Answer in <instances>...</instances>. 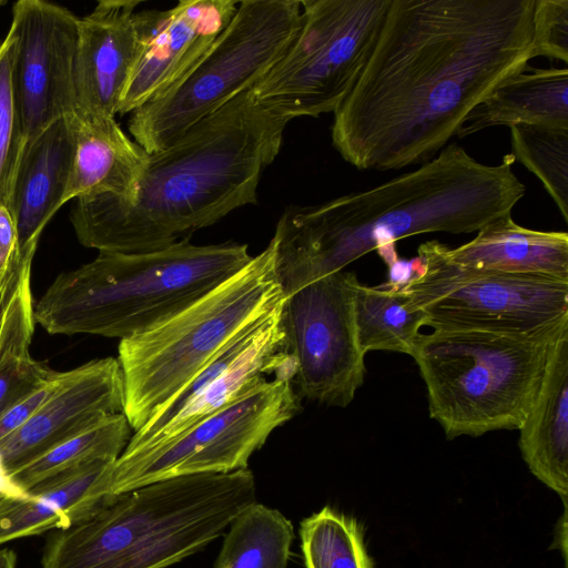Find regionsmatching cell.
<instances>
[{
  "label": "cell",
  "instance_id": "6da1fadb",
  "mask_svg": "<svg viewBox=\"0 0 568 568\" xmlns=\"http://www.w3.org/2000/svg\"><path fill=\"white\" fill-rule=\"evenodd\" d=\"M535 0H392L334 112L332 142L358 170L424 164L470 111L532 59Z\"/></svg>",
  "mask_w": 568,
  "mask_h": 568
},
{
  "label": "cell",
  "instance_id": "7a4b0ae2",
  "mask_svg": "<svg viewBox=\"0 0 568 568\" xmlns=\"http://www.w3.org/2000/svg\"><path fill=\"white\" fill-rule=\"evenodd\" d=\"M514 163L509 153L497 165L483 164L452 143L418 169L372 189L286 207L272 237L285 297L372 251L385 263L396 258L400 239L478 232L511 213L526 192Z\"/></svg>",
  "mask_w": 568,
  "mask_h": 568
},
{
  "label": "cell",
  "instance_id": "3957f363",
  "mask_svg": "<svg viewBox=\"0 0 568 568\" xmlns=\"http://www.w3.org/2000/svg\"><path fill=\"white\" fill-rule=\"evenodd\" d=\"M288 122L251 89L240 93L150 154L129 199L77 200L71 223L79 242L99 252L158 251L256 203L262 173L280 153Z\"/></svg>",
  "mask_w": 568,
  "mask_h": 568
},
{
  "label": "cell",
  "instance_id": "277c9868",
  "mask_svg": "<svg viewBox=\"0 0 568 568\" xmlns=\"http://www.w3.org/2000/svg\"><path fill=\"white\" fill-rule=\"evenodd\" d=\"M248 468L160 480L54 530L41 568H166L219 538L255 503Z\"/></svg>",
  "mask_w": 568,
  "mask_h": 568
},
{
  "label": "cell",
  "instance_id": "5b68a950",
  "mask_svg": "<svg viewBox=\"0 0 568 568\" xmlns=\"http://www.w3.org/2000/svg\"><path fill=\"white\" fill-rule=\"evenodd\" d=\"M247 245L189 239L145 253L99 252L60 273L34 304L49 334L128 338L186 308L252 258Z\"/></svg>",
  "mask_w": 568,
  "mask_h": 568
},
{
  "label": "cell",
  "instance_id": "8992f818",
  "mask_svg": "<svg viewBox=\"0 0 568 568\" xmlns=\"http://www.w3.org/2000/svg\"><path fill=\"white\" fill-rule=\"evenodd\" d=\"M285 295L268 245L210 293L162 323L120 339L123 414L142 428L230 342L277 308Z\"/></svg>",
  "mask_w": 568,
  "mask_h": 568
},
{
  "label": "cell",
  "instance_id": "52a82bcc",
  "mask_svg": "<svg viewBox=\"0 0 568 568\" xmlns=\"http://www.w3.org/2000/svg\"><path fill=\"white\" fill-rule=\"evenodd\" d=\"M568 320L538 334L434 329L413 358L430 418L447 439L518 430L538 392L552 344Z\"/></svg>",
  "mask_w": 568,
  "mask_h": 568
},
{
  "label": "cell",
  "instance_id": "ba28073f",
  "mask_svg": "<svg viewBox=\"0 0 568 568\" xmlns=\"http://www.w3.org/2000/svg\"><path fill=\"white\" fill-rule=\"evenodd\" d=\"M302 24L301 0H243L227 27L172 88L132 112L134 141L160 152L251 89L284 55Z\"/></svg>",
  "mask_w": 568,
  "mask_h": 568
},
{
  "label": "cell",
  "instance_id": "9c48e42d",
  "mask_svg": "<svg viewBox=\"0 0 568 568\" xmlns=\"http://www.w3.org/2000/svg\"><path fill=\"white\" fill-rule=\"evenodd\" d=\"M392 0H301L302 24L251 90L287 119L335 112L359 78Z\"/></svg>",
  "mask_w": 568,
  "mask_h": 568
},
{
  "label": "cell",
  "instance_id": "30bf717a",
  "mask_svg": "<svg viewBox=\"0 0 568 568\" xmlns=\"http://www.w3.org/2000/svg\"><path fill=\"white\" fill-rule=\"evenodd\" d=\"M295 372L292 367L277 373L153 448L121 454L102 476L103 493L113 497L174 477L247 468L272 432L302 409L293 386Z\"/></svg>",
  "mask_w": 568,
  "mask_h": 568
},
{
  "label": "cell",
  "instance_id": "8fae6325",
  "mask_svg": "<svg viewBox=\"0 0 568 568\" xmlns=\"http://www.w3.org/2000/svg\"><path fill=\"white\" fill-rule=\"evenodd\" d=\"M438 241L419 245L417 274L400 290L434 329L531 335L568 320V282L464 266Z\"/></svg>",
  "mask_w": 568,
  "mask_h": 568
},
{
  "label": "cell",
  "instance_id": "7c38bea8",
  "mask_svg": "<svg viewBox=\"0 0 568 568\" xmlns=\"http://www.w3.org/2000/svg\"><path fill=\"white\" fill-rule=\"evenodd\" d=\"M357 284L354 272L342 270L285 297L281 323L300 397L346 407L363 385L365 354L355 322Z\"/></svg>",
  "mask_w": 568,
  "mask_h": 568
},
{
  "label": "cell",
  "instance_id": "4fadbf2b",
  "mask_svg": "<svg viewBox=\"0 0 568 568\" xmlns=\"http://www.w3.org/2000/svg\"><path fill=\"white\" fill-rule=\"evenodd\" d=\"M282 304L219 352L176 396L134 432L121 454L153 448L270 379L267 377L295 368L286 351Z\"/></svg>",
  "mask_w": 568,
  "mask_h": 568
},
{
  "label": "cell",
  "instance_id": "5bb4252c",
  "mask_svg": "<svg viewBox=\"0 0 568 568\" xmlns=\"http://www.w3.org/2000/svg\"><path fill=\"white\" fill-rule=\"evenodd\" d=\"M78 20L67 8L42 0L13 4L14 90L24 146L75 110Z\"/></svg>",
  "mask_w": 568,
  "mask_h": 568
},
{
  "label": "cell",
  "instance_id": "9a60e30c",
  "mask_svg": "<svg viewBox=\"0 0 568 568\" xmlns=\"http://www.w3.org/2000/svg\"><path fill=\"white\" fill-rule=\"evenodd\" d=\"M138 0H103L78 20L75 110L114 118L151 32L154 11Z\"/></svg>",
  "mask_w": 568,
  "mask_h": 568
},
{
  "label": "cell",
  "instance_id": "2e32d148",
  "mask_svg": "<svg viewBox=\"0 0 568 568\" xmlns=\"http://www.w3.org/2000/svg\"><path fill=\"white\" fill-rule=\"evenodd\" d=\"M239 2L181 0L169 10H155L151 32L118 113L133 112L178 83L227 27Z\"/></svg>",
  "mask_w": 568,
  "mask_h": 568
},
{
  "label": "cell",
  "instance_id": "e0dca14e",
  "mask_svg": "<svg viewBox=\"0 0 568 568\" xmlns=\"http://www.w3.org/2000/svg\"><path fill=\"white\" fill-rule=\"evenodd\" d=\"M123 404V377L116 358L92 359L64 371L61 384L40 409L0 442V457L10 471L105 417L122 413Z\"/></svg>",
  "mask_w": 568,
  "mask_h": 568
},
{
  "label": "cell",
  "instance_id": "ac0fdd59",
  "mask_svg": "<svg viewBox=\"0 0 568 568\" xmlns=\"http://www.w3.org/2000/svg\"><path fill=\"white\" fill-rule=\"evenodd\" d=\"M74 151L69 115L50 124L24 146L9 202L19 252L37 251L42 231L63 205Z\"/></svg>",
  "mask_w": 568,
  "mask_h": 568
},
{
  "label": "cell",
  "instance_id": "d6986e66",
  "mask_svg": "<svg viewBox=\"0 0 568 568\" xmlns=\"http://www.w3.org/2000/svg\"><path fill=\"white\" fill-rule=\"evenodd\" d=\"M75 151L63 195L71 199L111 194L129 199L150 153L132 141L114 118L74 111L69 115Z\"/></svg>",
  "mask_w": 568,
  "mask_h": 568
},
{
  "label": "cell",
  "instance_id": "ffe728a7",
  "mask_svg": "<svg viewBox=\"0 0 568 568\" xmlns=\"http://www.w3.org/2000/svg\"><path fill=\"white\" fill-rule=\"evenodd\" d=\"M518 430L529 470L567 504L568 326L551 346L538 392Z\"/></svg>",
  "mask_w": 568,
  "mask_h": 568
},
{
  "label": "cell",
  "instance_id": "44dd1931",
  "mask_svg": "<svg viewBox=\"0 0 568 568\" xmlns=\"http://www.w3.org/2000/svg\"><path fill=\"white\" fill-rule=\"evenodd\" d=\"M447 254L464 266L568 282V233L523 227L510 213L486 224L471 241L448 247Z\"/></svg>",
  "mask_w": 568,
  "mask_h": 568
},
{
  "label": "cell",
  "instance_id": "7402d4cb",
  "mask_svg": "<svg viewBox=\"0 0 568 568\" xmlns=\"http://www.w3.org/2000/svg\"><path fill=\"white\" fill-rule=\"evenodd\" d=\"M114 463V462H113ZM112 463H97L49 479L28 499L0 501V545L64 529L97 511L113 497L103 495L100 480Z\"/></svg>",
  "mask_w": 568,
  "mask_h": 568
},
{
  "label": "cell",
  "instance_id": "603a6c76",
  "mask_svg": "<svg viewBox=\"0 0 568 568\" xmlns=\"http://www.w3.org/2000/svg\"><path fill=\"white\" fill-rule=\"evenodd\" d=\"M525 71L496 87L470 111L456 135L499 125L568 130V69Z\"/></svg>",
  "mask_w": 568,
  "mask_h": 568
},
{
  "label": "cell",
  "instance_id": "cb8c5ba5",
  "mask_svg": "<svg viewBox=\"0 0 568 568\" xmlns=\"http://www.w3.org/2000/svg\"><path fill=\"white\" fill-rule=\"evenodd\" d=\"M355 322L365 355L371 351H388L413 356L420 327L428 325V316L400 288L371 287L358 282Z\"/></svg>",
  "mask_w": 568,
  "mask_h": 568
},
{
  "label": "cell",
  "instance_id": "d4e9b609",
  "mask_svg": "<svg viewBox=\"0 0 568 568\" xmlns=\"http://www.w3.org/2000/svg\"><path fill=\"white\" fill-rule=\"evenodd\" d=\"M131 430L123 413L108 416L9 473L29 491L62 474L97 463H113L131 438Z\"/></svg>",
  "mask_w": 568,
  "mask_h": 568
},
{
  "label": "cell",
  "instance_id": "484cf974",
  "mask_svg": "<svg viewBox=\"0 0 568 568\" xmlns=\"http://www.w3.org/2000/svg\"><path fill=\"white\" fill-rule=\"evenodd\" d=\"M293 539L292 523L255 501L230 524L213 568H287Z\"/></svg>",
  "mask_w": 568,
  "mask_h": 568
},
{
  "label": "cell",
  "instance_id": "4316f807",
  "mask_svg": "<svg viewBox=\"0 0 568 568\" xmlns=\"http://www.w3.org/2000/svg\"><path fill=\"white\" fill-rule=\"evenodd\" d=\"M36 251L14 252L0 272V372L30 356L37 325L31 291V268Z\"/></svg>",
  "mask_w": 568,
  "mask_h": 568
},
{
  "label": "cell",
  "instance_id": "83f0119b",
  "mask_svg": "<svg viewBox=\"0 0 568 568\" xmlns=\"http://www.w3.org/2000/svg\"><path fill=\"white\" fill-rule=\"evenodd\" d=\"M306 568H373L357 521L324 507L301 523Z\"/></svg>",
  "mask_w": 568,
  "mask_h": 568
},
{
  "label": "cell",
  "instance_id": "f1b7e54d",
  "mask_svg": "<svg viewBox=\"0 0 568 568\" xmlns=\"http://www.w3.org/2000/svg\"><path fill=\"white\" fill-rule=\"evenodd\" d=\"M511 155L542 183L568 222V130L510 126Z\"/></svg>",
  "mask_w": 568,
  "mask_h": 568
},
{
  "label": "cell",
  "instance_id": "f546056e",
  "mask_svg": "<svg viewBox=\"0 0 568 568\" xmlns=\"http://www.w3.org/2000/svg\"><path fill=\"white\" fill-rule=\"evenodd\" d=\"M17 38L10 28L0 43V203L9 209L14 174L24 149L14 90Z\"/></svg>",
  "mask_w": 568,
  "mask_h": 568
},
{
  "label": "cell",
  "instance_id": "4dcf8cb0",
  "mask_svg": "<svg viewBox=\"0 0 568 568\" xmlns=\"http://www.w3.org/2000/svg\"><path fill=\"white\" fill-rule=\"evenodd\" d=\"M568 62V0H535L532 57Z\"/></svg>",
  "mask_w": 568,
  "mask_h": 568
},
{
  "label": "cell",
  "instance_id": "1f68e13d",
  "mask_svg": "<svg viewBox=\"0 0 568 568\" xmlns=\"http://www.w3.org/2000/svg\"><path fill=\"white\" fill-rule=\"evenodd\" d=\"M54 371L31 355L0 372V415Z\"/></svg>",
  "mask_w": 568,
  "mask_h": 568
},
{
  "label": "cell",
  "instance_id": "d6a6232c",
  "mask_svg": "<svg viewBox=\"0 0 568 568\" xmlns=\"http://www.w3.org/2000/svg\"><path fill=\"white\" fill-rule=\"evenodd\" d=\"M63 372L54 371L0 415V442L21 428L55 392Z\"/></svg>",
  "mask_w": 568,
  "mask_h": 568
},
{
  "label": "cell",
  "instance_id": "836d02e7",
  "mask_svg": "<svg viewBox=\"0 0 568 568\" xmlns=\"http://www.w3.org/2000/svg\"><path fill=\"white\" fill-rule=\"evenodd\" d=\"M17 247V229L12 214L0 203V272L7 268Z\"/></svg>",
  "mask_w": 568,
  "mask_h": 568
},
{
  "label": "cell",
  "instance_id": "e575fe53",
  "mask_svg": "<svg viewBox=\"0 0 568 568\" xmlns=\"http://www.w3.org/2000/svg\"><path fill=\"white\" fill-rule=\"evenodd\" d=\"M388 282L385 285L400 288L406 285L418 272L419 260L415 257L410 261L395 260L388 264Z\"/></svg>",
  "mask_w": 568,
  "mask_h": 568
},
{
  "label": "cell",
  "instance_id": "d590c367",
  "mask_svg": "<svg viewBox=\"0 0 568 568\" xmlns=\"http://www.w3.org/2000/svg\"><path fill=\"white\" fill-rule=\"evenodd\" d=\"M0 497L7 499H28L30 497V493L23 489L16 480L12 478L8 468L6 467L2 458L0 457Z\"/></svg>",
  "mask_w": 568,
  "mask_h": 568
},
{
  "label": "cell",
  "instance_id": "8d00e7d4",
  "mask_svg": "<svg viewBox=\"0 0 568 568\" xmlns=\"http://www.w3.org/2000/svg\"><path fill=\"white\" fill-rule=\"evenodd\" d=\"M559 531L556 541H560L559 550H561L564 560H567V504H564V514L558 521Z\"/></svg>",
  "mask_w": 568,
  "mask_h": 568
},
{
  "label": "cell",
  "instance_id": "74e56055",
  "mask_svg": "<svg viewBox=\"0 0 568 568\" xmlns=\"http://www.w3.org/2000/svg\"><path fill=\"white\" fill-rule=\"evenodd\" d=\"M17 555L12 549H0V568H17Z\"/></svg>",
  "mask_w": 568,
  "mask_h": 568
},
{
  "label": "cell",
  "instance_id": "f35d334b",
  "mask_svg": "<svg viewBox=\"0 0 568 568\" xmlns=\"http://www.w3.org/2000/svg\"><path fill=\"white\" fill-rule=\"evenodd\" d=\"M3 4H6V1L0 0V7H2Z\"/></svg>",
  "mask_w": 568,
  "mask_h": 568
},
{
  "label": "cell",
  "instance_id": "ab89813d",
  "mask_svg": "<svg viewBox=\"0 0 568 568\" xmlns=\"http://www.w3.org/2000/svg\"><path fill=\"white\" fill-rule=\"evenodd\" d=\"M2 499H3V498H2V497H0V501H1Z\"/></svg>",
  "mask_w": 568,
  "mask_h": 568
}]
</instances>
